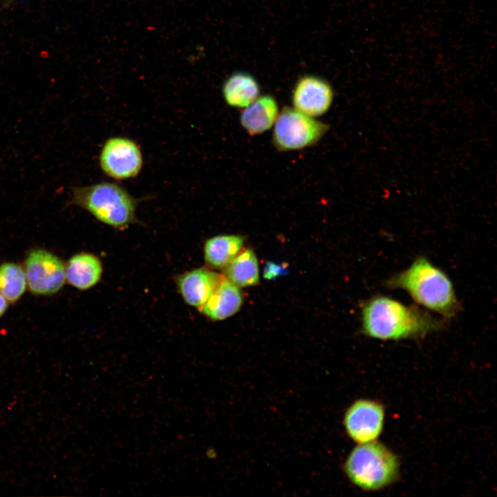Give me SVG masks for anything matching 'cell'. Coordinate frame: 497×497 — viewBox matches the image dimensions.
<instances>
[{"label": "cell", "instance_id": "14", "mask_svg": "<svg viewBox=\"0 0 497 497\" xmlns=\"http://www.w3.org/2000/svg\"><path fill=\"white\" fill-rule=\"evenodd\" d=\"M244 238L239 235H220L208 239L204 246L205 262L213 269H224L242 251Z\"/></svg>", "mask_w": 497, "mask_h": 497}, {"label": "cell", "instance_id": "3", "mask_svg": "<svg viewBox=\"0 0 497 497\" xmlns=\"http://www.w3.org/2000/svg\"><path fill=\"white\" fill-rule=\"evenodd\" d=\"M71 203L119 231L137 223L138 199L116 183L102 182L72 188Z\"/></svg>", "mask_w": 497, "mask_h": 497}, {"label": "cell", "instance_id": "9", "mask_svg": "<svg viewBox=\"0 0 497 497\" xmlns=\"http://www.w3.org/2000/svg\"><path fill=\"white\" fill-rule=\"evenodd\" d=\"M333 99V90L330 84L311 75L298 79L292 92L293 108L311 117L327 113Z\"/></svg>", "mask_w": 497, "mask_h": 497}, {"label": "cell", "instance_id": "11", "mask_svg": "<svg viewBox=\"0 0 497 497\" xmlns=\"http://www.w3.org/2000/svg\"><path fill=\"white\" fill-rule=\"evenodd\" d=\"M242 302L240 287L224 276L199 310L211 320H223L235 314Z\"/></svg>", "mask_w": 497, "mask_h": 497}, {"label": "cell", "instance_id": "4", "mask_svg": "<svg viewBox=\"0 0 497 497\" xmlns=\"http://www.w3.org/2000/svg\"><path fill=\"white\" fill-rule=\"evenodd\" d=\"M344 471L353 485L375 491L392 485L400 476L398 456L377 440L358 444L349 454Z\"/></svg>", "mask_w": 497, "mask_h": 497}, {"label": "cell", "instance_id": "5", "mask_svg": "<svg viewBox=\"0 0 497 497\" xmlns=\"http://www.w3.org/2000/svg\"><path fill=\"white\" fill-rule=\"evenodd\" d=\"M273 126V143L280 151L312 146L329 128L327 124L290 107L282 109Z\"/></svg>", "mask_w": 497, "mask_h": 497}, {"label": "cell", "instance_id": "16", "mask_svg": "<svg viewBox=\"0 0 497 497\" xmlns=\"http://www.w3.org/2000/svg\"><path fill=\"white\" fill-rule=\"evenodd\" d=\"M226 278L239 287L259 283V267L256 255L251 248L242 251L224 269Z\"/></svg>", "mask_w": 497, "mask_h": 497}, {"label": "cell", "instance_id": "2", "mask_svg": "<svg viewBox=\"0 0 497 497\" xmlns=\"http://www.w3.org/2000/svg\"><path fill=\"white\" fill-rule=\"evenodd\" d=\"M386 286L405 291L416 303L445 318L454 317L460 309L449 277L424 256L389 278Z\"/></svg>", "mask_w": 497, "mask_h": 497}, {"label": "cell", "instance_id": "18", "mask_svg": "<svg viewBox=\"0 0 497 497\" xmlns=\"http://www.w3.org/2000/svg\"><path fill=\"white\" fill-rule=\"evenodd\" d=\"M8 303V300L0 293V318L6 311Z\"/></svg>", "mask_w": 497, "mask_h": 497}, {"label": "cell", "instance_id": "1", "mask_svg": "<svg viewBox=\"0 0 497 497\" xmlns=\"http://www.w3.org/2000/svg\"><path fill=\"white\" fill-rule=\"evenodd\" d=\"M442 319L416 306L387 296H375L362 308V331L371 338L400 340L425 337L445 326Z\"/></svg>", "mask_w": 497, "mask_h": 497}, {"label": "cell", "instance_id": "15", "mask_svg": "<svg viewBox=\"0 0 497 497\" xmlns=\"http://www.w3.org/2000/svg\"><path fill=\"white\" fill-rule=\"evenodd\" d=\"M222 91L228 106L244 108L259 97L260 89L252 75L244 72H236L226 79Z\"/></svg>", "mask_w": 497, "mask_h": 497}, {"label": "cell", "instance_id": "12", "mask_svg": "<svg viewBox=\"0 0 497 497\" xmlns=\"http://www.w3.org/2000/svg\"><path fill=\"white\" fill-rule=\"evenodd\" d=\"M243 108L240 121L251 135H260L270 129L280 113L276 100L270 95L258 97Z\"/></svg>", "mask_w": 497, "mask_h": 497}, {"label": "cell", "instance_id": "7", "mask_svg": "<svg viewBox=\"0 0 497 497\" xmlns=\"http://www.w3.org/2000/svg\"><path fill=\"white\" fill-rule=\"evenodd\" d=\"M29 291L37 295H52L59 291L66 282L65 265L53 253L41 248L30 251L24 262Z\"/></svg>", "mask_w": 497, "mask_h": 497}, {"label": "cell", "instance_id": "17", "mask_svg": "<svg viewBox=\"0 0 497 497\" xmlns=\"http://www.w3.org/2000/svg\"><path fill=\"white\" fill-rule=\"evenodd\" d=\"M26 286L25 271L19 264L9 262L0 265V293L9 303L17 302Z\"/></svg>", "mask_w": 497, "mask_h": 497}, {"label": "cell", "instance_id": "13", "mask_svg": "<svg viewBox=\"0 0 497 497\" xmlns=\"http://www.w3.org/2000/svg\"><path fill=\"white\" fill-rule=\"evenodd\" d=\"M103 266L101 260L89 253L72 255L65 266L66 281L79 290H88L101 280Z\"/></svg>", "mask_w": 497, "mask_h": 497}, {"label": "cell", "instance_id": "6", "mask_svg": "<svg viewBox=\"0 0 497 497\" xmlns=\"http://www.w3.org/2000/svg\"><path fill=\"white\" fill-rule=\"evenodd\" d=\"M99 166L108 177L117 181L136 177L143 167L139 145L124 137H112L104 142L99 157Z\"/></svg>", "mask_w": 497, "mask_h": 497}, {"label": "cell", "instance_id": "8", "mask_svg": "<svg viewBox=\"0 0 497 497\" xmlns=\"http://www.w3.org/2000/svg\"><path fill=\"white\" fill-rule=\"evenodd\" d=\"M385 420L384 405L374 400L360 399L346 411L344 425L348 436L358 444L377 440Z\"/></svg>", "mask_w": 497, "mask_h": 497}, {"label": "cell", "instance_id": "10", "mask_svg": "<svg viewBox=\"0 0 497 497\" xmlns=\"http://www.w3.org/2000/svg\"><path fill=\"white\" fill-rule=\"evenodd\" d=\"M223 277L209 269L201 267L179 275L176 284L184 302L200 309Z\"/></svg>", "mask_w": 497, "mask_h": 497}]
</instances>
